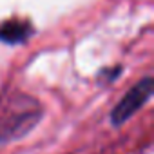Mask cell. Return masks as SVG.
<instances>
[{"label": "cell", "mask_w": 154, "mask_h": 154, "mask_svg": "<svg viewBox=\"0 0 154 154\" xmlns=\"http://www.w3.org/2000/svg\"><path fill=\"white\" fill-rule=\"evenodd\" d=\"M150 94H152V78H150V76H145V78L140 80V82L120 100V103L114 107V111H112V114H111L112 123L120 125V123L127 122V120L150 98Z\"/></svg>", "instance_id": "1"}, {"label": "cell", "mask_w": 154, "mask_h": 154, "mask_svg": "<svg viewBox=\"0 0 154 154\" xmlns=\"http://www.w3.org/2000/svg\"><path fill=\"white\" fill-rule=\"evenodd\" d=\"M33 26L29 20H20V18H11L0 24V42L17 45L26 42L33 35Z\"/></svg>", "instance_id": "2"}]
</instances>
